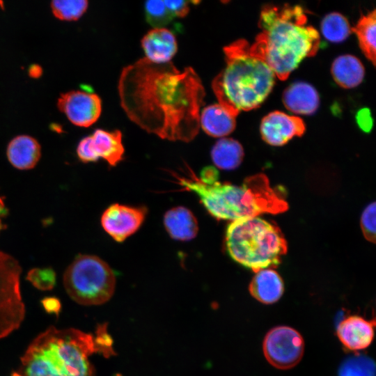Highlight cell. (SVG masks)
<instances>
[{
	"mask_svg": "<svg viewBox=\"0 0 376 376\" xmlns=\"http://www.w3.org/2000/svg\"><path fill=\"white\" fill-rule=\"evenodd\" d=\"M211 157L218 168L223 170H233L242 163L244 150L237 141L223 138L217 141L212 147Z\"/></svg>",
	"mask_w": 376,
	"mask_h": 376,
	"instance_id": "cell-22",
	"label": "cell"
},
{
	"mask_svg": "<svg viewBox=\"0 0 376 376\" xmlns=\"http://www.w3.org/2000/svg\"><path fill=\"white\" fill-rule=\"evenodd\" d=\"M223 50L226 67L214 78L212 88L219 104L236 117L241 111L260 107L274 86L275 75L244 39Z\"/></svg>",
	"mask_w": 376,
	"mask_h": 376,
	"instance_id": "cell-4",
	"label": "cell"
},
{
	"mask_svg": "<svg viewBox=\"0 0 376 376\" xmlns=\"http://www.w3.org/2000/svg\"><path fill=\"white\" fill-rule=\"evenodd\" d=\"M146 214L145 207L113 203L103 212L100 223L109 235L115 241L122 242L139 229Z\"/></svg>",
	"mask_w": 376,
	"mask_h": 376,
	"instance_id": "cell-11",
	"label": "cell"
},
{
	"mask_svg": "<svg viewBox=\"0 0 376 376\" xmlns=\"http://www.w3.org/2000/svg\"><path fill=\"white\" fill-rule=\"evenodd\" d=\"M249 290L258 301L266 304L277 301L284 292V283L277 272L264 269L256 272Z\"/></svg>",
	"mask_w": 376,
	"mask_h": 376,
	"instance_id": "cell-17",
	"label": "cell"
},
{
	"mask_svg": "<svg viewBox=\"0 0 376 376\" xmlns=\"http://www.w3.org/2000/svg\"><path fill=\"white\" fill-rule=\"evenodd\" d=\"M225 246L234 261L255 272L276 267L288 249L276 224L257 217L232 221L226 228Z\"/></svg>",
	"mask_w": 376,
	"mask_h": 376,
	"instance_id": "cell-5",
	"label": "cell"
},
{
	"mask_svg": "<svg viewBox=\"0 0 376 376\" xmlns=\"http://www.w3.org/2000/svg\"><path fill=\"white\" fill-rule=\"evenodd\" d=\"M164 225L171 238L180 241L194 239L198 232V224L194 214L183 206L168 210L164 217Z\"/></svg>",
	"mask_w": 376,
	"mask_h": 376,
	"instance_id": "cell-19",
	"label": "cell"
},
{
	"mask_svg": "<svg viewBox=\"0 0 376 376\" xmlns=\"http://www.w3.org/2000/svg\"><path fill=\"white\" fill-rule=\"evenodd\" d=\"M146 58L150 62L162 64L170 62L178 50L174 34L166 28H155L141 40Z\"/></svg>",
	"mask_w": 376,
	"mask_h": 376,
	"instance_id": "cell-15",
	"label": "cell"
},
{
	"mask_svg": "<svg viewBox=\"0 0 376 376\" xmlns=\"http://www.w3.org/2000/svg\"><path fill=\"white\" fill-rule=\"evenodd\" d=\"M375 321L350 315L338 325L337 336L347 350L358 351L368 347L374 337Z\"/></svg>",
	"mask_w": 376,
	"mask_h": 376,
	"instance_id": "cell-14",
	"label": "cell"
},
{
	"mask_svg": "<svg viewBox=\"0 0 376 376\" xmlns=\"http://www.w3.org/2000/svg\"><path fill=\"white\" fill-rule=\"evenodd\" d=\"M63 285L75 302L100 305L112 297L116 276L110 266L98 256L79 254L65 269Z\"/></svg>",
	"mask_w": 376,
	"mask_h": 376,
	"instance_id": "cell-7",
	"label": "cell"
},
{
	"mask_svg": "<svg viewBox=\"0 0 376 376\" xmlns=\"http://www.w3.org/2000/svg\"><path fill=\"white\" fill-rule=\"evenodd\" d=\"M26 279L37 289L42 291L52 290L56 284V276L51 267L33 268L29 271Z\"/></svg>",
	"mask_w": 376,
	"mask_h": 376,
	"instance_id": "cell-28",
	"label": "cell"
},
{
	"mask_svg": "<svg viewBox=\"0 0 376 376\" xmlns=\"http://www.w3.org/2000/svg\"><path fill=\"white\" fill-rule=\"evenodd\" d=\"M173 17H185L189 12V1H164Z\"/></svg>",
	"mask_w": 376,
	"mask_h": 376,
	"instance_id": "cell-30",
	"label": "cell"
},
{
	"mask_svg": "<svg viewBox=\"0 0 376 376\" xmlns=\"http://www.w3.org/2000/svg\"><path fill=\"white\" fill-rule=\"evenodd\" d=\"M356 120L362 131L366 133L371 131L373 120L369 109L362 108L359 109L356 114Z\"/></svg>",
	"mask_w": 376,
	"mask_h": 376,
	"instance_id": "cell-31",
	"label": "cell"
},
{
	"mask_svg": "<svg viewBox=\"0 0 376 376\" xmlns=\"http://www.w3.org/2000/svg\"><path fill=\"white\" fill-rule=\"evenodd\" d=\"M260 130L267 143L280 146L294 136L303 135L306 126L301 118L275 111L263 118Z\"/></svg>",
	"mask_w": 376,
	"mask_h": 376,
	"instance_id": "cell-13",
	"label": "cell"
},
{
	"mask_svg": "<svg viewBox=\"0 0 376 376\" xmlns=\"http://www.w3.org/2000/svg\"><path fill=\"white\" fill-rule=\"evenodd\" d=\"M95 352L93 335L52 326L30 343L11 376H95L89 357Z\"/></svg>",
	"mask_w": 376,
	"mask_h": 376,
	"instance_id": "cell-3",
	"label": "cell"
},
{
	"mask_svg": "<svg viewBox=\"0 0 376 376\" xmlns=\"http://www.w3.org/2000/svg\"><path fill=\"white\" fill-rule=\"evenodd\" d=\"M283 102L290 111L309 115L315 113L319 106L320 98L317 91L305 82L290 85L283 93Z\"/></svg>",
	"mask_w": 376,
	"mask_h": 376,
	"instance_id": "cell-18",
	"label": "cell"
},
{
	"mask_svg": "<svg viewBox=\"0 0 376 376\" xmlns=\"http://www.w3.org/2000/svg\"><path fill=\"white\" fill-rule=\"evenodd\" d=\"M88 2L86 0H55L51 2L54 15L65 21L80 18L86 11Z\"/></svg>",
	"mask_w": 376,
	"mask_h": 376,
	"instance_id": "cell-25",
	"label": "cell"
},
{
	"mask_svg": "<svg viewBox=\"0 0 376 376\" xmlns=\"http://www.w3.org/2000/svg\"><path fill=\"white\" fill-rule=\"evenodd\" d=\"M375 10L361 15L357 24L351 30L357 36L359 47L365 56L375 65Z\"/></svg>",
	"mask_w": 376,
	"mask_h": 376,
	"instance_id": "cell-23",
	"label": "cell"
},
{
	"mask_svg": "<svg viewBox=\"0 0 376 376\" xmlns=\"http://www.w3.org/2000/svg\"><path fill=\"white\" fill-rule=\"evenodd\" d=\"M288 208L282 190L272 187L265 174L257 173L244 179L241 185L218 182L208 212L219 220L235 221L264 213L279 214Z\"/></svg>",
	"mask_w": 376,
	"mask_h": 376,
	"instance_id": "cell-6",
	"label": "cell"
},
{
	"mask_svg": "<svg viewBox=\"0 0 376 376\" xmlns=\"http://www.w3.org/2000/svg\"><path fill=\"white\" fill-rule=\"evenodd\" d=\"M266 359L274 367L286 370L295 366L301 359L304 341L295 329L279 326L269 330L263 345Z\"/></svg>",
	"mask_w": 376,
	"mask_h": 376,
	"instance_id": "cell-9",
	"label": "cell"
},
{
	"mask_svg": "<svg viewBox=\"0 0 376 376\" xmlns=\"http://www.w3.org/2000/svg\"><path fill=\"white\" fill-rule=\"evenodd\" d=\"M57 106L73 125L83 127L94 124L102 112L100 97L95 93L81 91L61 94Z\"/></svg>",
	"mask_w": 376,
	"mask_h": 376,
	"instance_id": "cell-12",
	"label": "cell"
},
{
	"mask_svg": "<svg viewBox=\"0 0 376 376\" xmlns=\"http://www.w3.org/2000/svg\"><path fill=\"white\" fill-rule=\"evenodd\" d=\"M6 156L13 166L19 170H29L36 166L41 157V148L33 137L22 134L8 143Z\"/></svg>",
	"mask_w": 376,
	"mask_h": 376,
	"instance_id": "cell-16",
	"label": "cell"
},
{
	"mask_svg": "<svg viewBox=\"0 0 376 376\" xmlns=\"http://www.w3.org/2000/svg\"><path fill=\"white\" fill-rule=\"evenodd\" d=\"M235 117L219 104L204 107L200 113V127L211 136H226L235 130Z\"/></svg>",
	"mask_w": 376,
	"mask_h": 376,
	"instance_id": "cell-20",
	"label": "cell"
},
{
	"mask_svg": "<svg viewBox=\"0 0 376 376\" xmlns=\"http://www.w3.org/2000/svg\"><path fill=\"white\" fill-rule=\"evenodd\" d=\"M21 272V267L14 258L0 251V339L17 329L24 319Z\"/></svg>",
	"mask_w": 376,
	"mask_h": 376,
	"instance_id": "cell-8",
	"label": "cell"
},
{
	"mask_svg": "<svg viewBox=\"0 0 376 376\" xmlns=\"http://www.w3.org/2000/svg\"><path fill=\"white\" fill-rule=\"evenodd\" d=\"M118 91L128 118L147 132L173 141L197 136L205 91L193 68L180 71L143 57L123 68Z\"/></svg>",
	"mask_w": 376,
	"mask_h": 376,
	"instance_id": "cell-1",
	"label": "cell"
},
{
	"mask_svg": "<svg viewBox=\"0 0 376 376\" xmlns=\"http://www.w3.org/2000/svg\"><path fill=\"white\" fill-rule=\"evenodd\" d=\"M0 7L2 8H3V2L1 1H0Z\"/></svg>",
	"mask_w": 376,
	"mask_h": 376,
	"instance_id": "cell-35",
	"label": "cell"
},
{
	"mask_svg": "<svg viewBox=\"0 0 376 376\" xmlns=\"http://www.w3.org/2000/svg\"><path fill=\"white\" fill-rule=\"evenodd\" d=\"M258 26L261 31L250 45L281 80H285L306 57L320 46L318 31L308 24L306 10L299 5H265Z\"/></svg>",
	"mask_w": 376,
	"mask_h": 376,
	"instance_id": "cell-2",
	"label": "cell"
},
{
	"mask_svg": "<svg viewBox=\"0 0 376 376\" xmlns=\"http://www.w3.org/2000/svg\"><path fill=\"white\" fill-rule=\"evenodd\" d=\"M219 172L214 166H206L201 172L199 179L205 183H211L218 180Z\"/></svg>",
	"mask_w": 376,
	"mask_h": 376,
	"instance_id": "cell-33",
	"label": "cell"
},
{
	"mask_svg": "<svg viewBox=\"0 0 376 376\" xmlns=\"http://www.w3.org/2000/svg\"><path fill=\"white\" fill-rule=\"evenodd\" d=\"M7 212L3 197L0 196V232L4 228V219Z\"/></svg>",
	"mask_w": 376,
	"mask_h": 376,
	"instance_id": "cell-34",
	"label": "cell"
},
{
	"mask_svg": "<svg viewBox=\"0 0 376 376\" xmlns=\"http://www.w3.org/2000/svg\"><path fill=\"white\" fill-rule=\"evenodd\" d=\"M374 361L366 356L358 355L347 358L340 365L338 376H375Z\"/></svg>",
	"mask_w": 376,
	"mask_h": 376,
	"instance_id": "cell-26",
	"label": "cell"
},
{
	"mask_svg": "<svg viewBox=\"0 0 376 376\" xmlns=\"http://www.w3.org/2000/svg\"><path fill=\"white\" fill-rule=\"evenodd\" d=\"M124 152L122 133L118 130L109 132L97 129L92 135L83 138L77 148L82 162H94L102 158L110 166H116L123 160Z\"/></svg>",
	"mask_w": 376,
	"mask_h": 376,
	"instance_id": "cell-10",
	"label": "cell"
},
{
	"mask_svg": "<svg viewBox=\"0 0 376 376\" xmlns=\"http://www.w3.org/2000/svg\"><path fill=\"white\" fill-rule=\"evenodd\" d=\"M144 10L147 22L154 28H163L174 17L162 0L146 1Z\"/></svg>",
	"mask_w": 376,
	"mask_h": 376,
	"instance_id": "cell-27",
	"label": "cell"
},
{
	"mask_svg": "<svg viewBox=\"0 0 376 376\" xmlns=\"http://www.w3.org/2000/svg\"><path fill=\"white\" fill-rule=\"evenodd\" d=\"M42 306L48 313L58 315L61 308L60 300L55 297H48L41 301Z\"/></svg>",
	"mask_w": 376,
	"mask_h": 376,
	"instance_id": "cell-32",
	"label": "cell"
},
{
	"mask_svg": "<svg viewBox=\"0 0 376 376\" xmlns=\"http://www.w3.org/2000/svg\"><path fill=\"white\" fill-rule=\"evenodd\" d=\"M364 68L359 58L352 55L337 57L331 65V75L336 83L344 88L360 84L364 77Z\"/></svg>",
	"mask_w": 376,
	"mask_h": 376,
	"instance_id": "cell-21",
	"label": "cell"
},
{
	"mask_svg": "<svg viewBox=\"0 0 376 376\" xmlns=\"http://www.w3.org/2000/svg\"><path fill=\"white\" fill-rule=\"evenodd\" d=\"M375 203L369 204L363 210L361 217V228L365 238L375 242Z\"/></svg>",
	"mask_w": 376,
	"mask_h": 376,
	"instance_id": "cell-29",
	"label": "cell"
},
{
	"mask_svg": "<svg viewBox=\"0 0 376 376\" xmlns=\"http://www.w3.org/2000/svg\"><path fill=\"white\" fill-rule=\"evenodd\" d=\"M321 31L328 40L340 42L350 36L352 30L346 17L334 12L327 15L322 20Z\"/></svg>",
	"mask_w": 376,
	"mask_h": 376,
	"instance_id": "cell-24",
	"label": "cell"
}]
</instances>
